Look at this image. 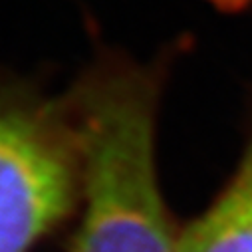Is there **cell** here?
<instances>
[{
    "label": "cell",
    "mask_w": 252,
    "mask_h": 252,
    "mask_svg": "<svg viewBox=\"0 0 252 252\" xmlns=\"http://www.w3.org/2000/svg\"><path fill=\"white\" fill-rule=\"evenodd\" d=\"M157 82L135 66L92 72L70 99L82 151L72 252H177L155 163Z\"/></svg>",
    "instance_id": "obj_1"
},
{
    "label": "cell",
    "mask_w": 252,
    "mask_h": 252,
    "mask_svg": "<svg viewBox=\"0 0 252 252\" xmlns=\"http://www.w3.org/2000/svg\"><path fill=\"white\" fill-rule=\"evenodd\" d=\"M215 8H220L224 12H236V10H242L246 8L252 0H211Z\"/></svg>",
    "instance_id": "obj_4"
},
{
    "label": "cell",
    "mask_w": 252,
    "mask_h": 252,
    "mask_svg": "<svg viewBox=\"0 0 252 252\" xmlns=\"http://www.w3.org/2000/svg\"><path fill=\"white\" fill-rule=\"evenodd\" d=\"M82 197L70 105L0 92V252H30Z\"/></svg>",
    "instance_id": "obj_2"
},
{
    "label": "cell",
    "mask_w": 252,
    "mask_h": 252,
    "mask_svg": "<svg viewBox=\"0 0 252 252\" xmlns=\"http://www.w3.org/2000/svg\"><path fill=\"white\" fill-rule=\"evenodd\" d=\"M177 252H252V151L209 209L181 228Z\"/></svg>",
    "instance_id": "obj_3"
}]
</instances>
